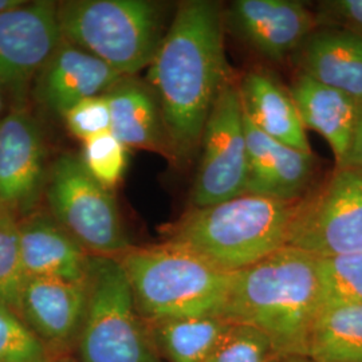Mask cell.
I'll use <instances>...</instances> for the list:
<instances>
[{"mask_svg":"<svg viewBox=\"0 0 362 362\" xmlns=\"http://www.w3.org/2000/svg\"><path fill=\"white\" fill-rule=\"evenodd\" d=\"M220 3L189 0L177 7L148 78L172 152L191 155L223 85L228 81Z\"/></svg>","mask_w":362,"mask_h":362,"instance_id":"1","label":"cell"},{"mask_svg":"<svg viewBox=\"0 0 362 362\" xmlns=\"http://www.w3.org/2000/svg\"><path fill=\"white\" fill-rule=\"evenodd\" d=\"M321 309L317 258L284 247L231 274L221 318L258 330L282 358L306 357Z\"/></svg>","mask_w":362,"mask_h":362,"instance_id":"2","label":"cell"},{"mask_svg":"<svg viewBox=\"0 0 362 362\" xmlns=\"http://www.w3.org/2000/svg\"><path fill=\"white\" fill-rule=\"evenodd\" d=\"M298 202L246 194L192 207L169 227L165 242L223 272H238L286 247Z\"/></svg>","mask_w":362,"mask_h":362,"instance_id":"3","label":"cell"},{"mask_svg":"<svg viewBox=\"0 0 362 362\" xmlns=\"http://www.w3.org/2000/svg\"><path fill=\"white\" fill-rule=\"evenodd\" d=\"M137 309L146 322L219 317L233 272H226L184 247L164 242L130 247L118 257Z\"/></svg>","mask_w":362,"mask_h":362,"instance_id":"4","label":"cell"},{"mask_svg":"<svg viewBox=\"0 0 362 362\" xmlns=\"http://www.w3.org/2000/svg\"><path fill=\"white\" fill-rule=\"evenodd\" d=\"M62 37L122 77L149 67L164 35L161 6L148 0H71L58 6Z\"/></svg>","mask_w":362,"mask_h":362,"instance_id":"5","label":"cell"},{"mask_svg":"<svg viewBox=\"0 0 362 362\" xmlns=\"http://www.w3.org/2000/svg\"><path fill=\"white\" fill-rule=\"evenodd\" d=\"M88 303L77 351L81 362H163L128 275L115 257L91 255Z\"/></svg>","mask_w":362,"mask_h":362,"instance_id":"6","label":"cell"},{"mask_svg":"<svg viewBox=\"0 0 362 362\" xmlns=\"http://www.w3.org/2000/svg\"><path fill=\"white\" fill-rule=\"evenodd\" d=\"M46 188L54 219L89 254L118 258L132 247L115 196L91 176L81 157L61 156Z\"/></svg>","mask_w":362,"mask_h":362,"instance_id":"7","label":"cell"},{"mask_svg":"<svg viewBox=\"0 0 362 362\" xmlns=\"http://www.w3.org/2000/svg\"><path fill=\"white\" fill-rule=\"evenodd\" d=\"M286 247L315 258L362 252V170L336 167L298 202Z\"/></svg>","mask_w":362,"mask_h":362,"instance_id":"8","label":"cell"},{"mask_svg":"<svg viewBox=\"0 0 362 362\" xmlns=\"http://www.w3.org/2000/svg\"><path fill=\"white\" fill-rule=\"evenodd\" d=\"M202 153L191 202L208 207L246 194L248 149L239 83L230 78L212 106L202 134Z\"/></svg>","mask_w":362,"mask_h":362,"instance_id":"9","label":"cell"},{"mask_svg":"<svg viewBox=\"0 0 362 362\" xmlns=\"http://www.w3.org/2000/svg\"><path fill=\"white\" fill-rule=\"evenodd\" d=\"M62 39L55 3L26 1L0 13V89H21L38 77Z\"/></svg>","mask_w":362,"mask_h":362,"instance_id":"10","label":"cell"},{"mask_svg":"<svg viewBox=\"0 0 362 362\" xmlns=\"http://www.w3.org/2000/svg\"><path fill=\"white\" fill-rule=\"evenodd\" d=\"M86 303V282L27 276L16 313L52 357H62L77 346Z\"/></svg>","mask_w":362,"mask_h":362,"instance_id":"11","label":"cell"},{"mask_svg":"<svg viewBox=\"0 0 362 362\" xmlns=\"http://www.w3.org/2000/svg\"><path fill=\"white\" fill-rule=\"evenodd\" d=\"M46 149L38 122L25 110L0 119V208L26 214L46 177Z\"/></svg>","mask_w":362,"mask_h":362,"instance_id":"12","label":"cell"},{"mask_svg":"<svg viewBox=\"0 0 362 362\" xmlns=\"http://www.w3.org/2000/svg\"><path fill=\"white\" fill-rule=\"evenodd\" d=\"M228 21L239 38L275 62L297 52L315 26L310 11L294 0H236Z\"/></svg>","mask_w":362,"mask_h":362,"instance_id":"13","label":"cell"},{"mask_svg":"<svg viewBox=\"0 0 362 362\" xmlns=\"http://www.w3.org/2000/svg\"><path fill=\"white\" fill-rule=\"evenodd\" d=\"M125 77L89 52L62 39L37 77V97L64 117L78 103L104 95Z\"/></svg>","mask_w":362,"mask_h":362,"instance_id":"14","label":"cell"},{"mask_svg":"<svg viewBox=\"0 0 362 362\" xmlns=\"http://www.w3.org/2000/svg\"><path fill=\"white\" fill-rule=\"evenodd\" d=\"M245 129L248 149L246 194L282 200H296L306 194L314 169L313 153L300 152L274 140L246 116Z\"/></svg>","mask_w":362,"mask_h":362,"instance_id":"15","label":"cell"},{"mask_svg":"<svg viewBox=\"0 0 362 362\" xmlns=\"http://www.w3.org/2000/svg\"><path fill=\"white\" fill-rule=\"evenodd\" d=\"M19 242L27 276L86 282L91 254L47 215L19 221Z\"/></svg>","mask_w":362,"mask_h":362,"instance_id":"16","label":"cell"},{"mask_svg":"<svg viewBox=\"0 0 362 362\" xmlns=\"http://www.w3.org/2000/svg\"><path fill=\"white\" fill-rule=\"evenodd\" d=\"M300 73L362 103V34L349 28L313 31L297 52Z\"/></svg>","mask_w":362,"mask_h":362,"instance_id":"17","label":"cell"},{"mask_svg":"<svg viewBox=\"0 0 362 362\" xmlns=\"http://www.w3.org/2000/svg\"><path fill=\"white\" fill-rule=\"evenodd\" d=\"M290 93L305 129L324 137L334 153L336 167H341L349 152L361 103L302 73L298 74Z\"/></svg>","mask_w":362,"mask_h":362,"instance_id":"18","label":"cell"},{"mask_svg":"<svg viewBox=\"0 0 362 362\" xmlns=\"http://www.w3.org/2000/svg\"><path fill=\"white\" fill-rule=\"evenodd\" d=\"M239 90L245 116L260 132L290 148L313 153L291 93L275 78L250 71L240 81Z\"/></svg>","mask_w":362,"mask_h":362,"instance_id":"19","label":"cell"},{"mask_svg":"<svg viewBox=\"0 0 362 362\" xmlns=\"http://www.w3.org/2000/svg\"><path fill=\"white\" fill-rule=\"evenodd\" d=\"M110 107V132L127 148L168 153L172 151L160 106L153 93L141 83L124 78L106 93Z\"/></svg>","mask_w":362,"mask_h":362,"instance_id":"20","label":"cell"},{"mask_svg":"<svg viewBox=\"0 0 362 362\" xmlns=\"http://www.w3.org/2000/svg\"><path fill=\"white\" fill-rule=\"evenodd\" d=\"M146 325L158 354L168 362L207 361L231 326L219 317L173 318Z\"/></svg>","mask_w":362,"mask_h":362,"instance_id":"21","label":"cell"},{"mask_svg":"<svg viewBox=\"0 0 362 362\" xmlns=\"http://www.w3.org/2000/svg\"><path fill=\"white\" fill-rule=\"evenodd\" d=\"M306 358L362 362V303L324 306L313 325Z\"/></svg>","mask_w":362,"mask_h":362,"instance_id":"22","label":"cell"},{"mask_svg":"<svg viewBox=\"0 0 362 362\" xmlns=\"http://www.w3.org/2000/svg\"><path fill=\"white\" fill-rule=\"evenodd\" d=\"M322 308L362 303V252L317 258Z\"/></svg>","mask_w":362,"mask_h":362,"instance_id":"23","label":"cell"},{"mask_svg":"<svg viewBox=\"0 0 362 362\" xmlns=\"http://www.w3.org/2000/svg\"><path fill=\"white\" fill-rule=\"evenodd\" d=\"M26 279L21 254L19 221L13 212L0 208V305L16 311Z\"/></svg>","mask_w":362,"mask_h":362,"instance_id":"24","label":"cell"},{"mask_svg":"<svg viewBox=\"0 0 362 362\" xmlns=\"http://www.w3.org/2000/svg\"><path fill=\"white\" fill-rule=\"evenodd\" d=\"M127 149L112 132H105L83 141L81 160L91 176L110 191L122 180L128 167Z\"/></svg>","mask_w":362,"mask_h":362,"instance_id":"25","label":"cell"},{"mask_svg":"<svg viewBox=\"0 0 362 362\" xmlns=\"http://www.w3.org/2000/svg\"><path fill=\"white\" fill-rule=\"evenodd\" d=\"M52 358L18 313L0 305V362H52Z\"/></svg>","mask_w":362,"mask_h":362,"instance_id":"26","label":"cell"},{"mask_svg":"<svg viewBox=\"0 0 362 362\" xmlns=\"http://www.w3.org/2000/svg\"><path fill=\"white\" fill-rule=\"evenodd\" d=\"M282 357L258 330L231 324L206 362H279Z\"/></svg>","mask_w":362,"mask_h":362,"instance_id":"27","label":"cell"},{"mask_svg":"<svg viewBox=\"0 0 362 362\" xmlns=\"http://www.w3.org/2000/svg\"><path fill=\"white\" fill-rule=\"evenodd\" d=\"M69 132L82 143L105 132H110L112 117L106 94L86 98L64 115Z\"/></svg>","mask_w":362,"mask_h":362,"instance_id":"28","label":"cell"},{"mask_svg":"<svg viewBox=\"0 0 362 362\" xmlns=\"http://www.w3.org/2000/svg\"><path fill=\"white\" fill-rule=\"evenodd\" d=\"M322 16L332 19L344 28L362 34V0H334L321 6Z\"/></svg>","mask_w":362,"mask_h":362,"instance_id":"29","label":"cell"},{"mask_svg":"<svg viewBox=\"0 0 362 362\" xmlns=\"http://www.w3.org/2000/svg\"><path fill=\"white\" fill-rule=\"evenodd\" d=\"M341 167H351V168L361 169L362 170V103L358 121H357L351 144H350L349 152H348L345 163Z\"/></svg>","mask_w":362,"mask_h":362,"instance_id":"30","label":"cell"},{"mask_svg":"<svg viewBox=\"0 0 362 362\" xmlns=\"http://www.w3.org/2000/svg\"><path fill=\"white\" fill-rule=\"evenodd\" d=\"M26 1L23 0H0V13H7L23 6Z\"/></svg>","mask_w":362,"mask_h":362,"instance_id":"31","label":"cell"},{"mask_svg":"<svg viewBox=\"0 0 362 362\" xmlns=\"http://www.w3.org/2000/svg\"><path fill=\"white\" fill-rule=\"evenodd\" d=\"M279 362H313L306 357H288V358H281Z\"/></svg>","mask_w":362,"mask_h":362,"instance_id":"32","label":"cell"},{"mask_svg":"<svg viewBox=\"0 0 362 362\" xmlns=\"http://www.w3.org/2000/svg\"><path fill=\"white\" fill-rule=\"evenodd\" d=\"M52 362H76L73 361V360H70V358H67L66 356H62V357H54L52 358Z\"/></svg>","mask_w":362,"mask_h":362,"instance_id":"33","label":"cell"},{"mask_svg":"<svg viewBox=\"0 0 362 362\" xmlns=\"http://www.w3.org/2000/svg\"><path fill=\"white\" fill-rule=\"evenodd\" d=\"M1 112H3V95H1V89H0V119L3 118Z\"/></svg>","mask_w":362,"mask_h":362,"instance_id":"34","label":"cell"}]
</instances>
